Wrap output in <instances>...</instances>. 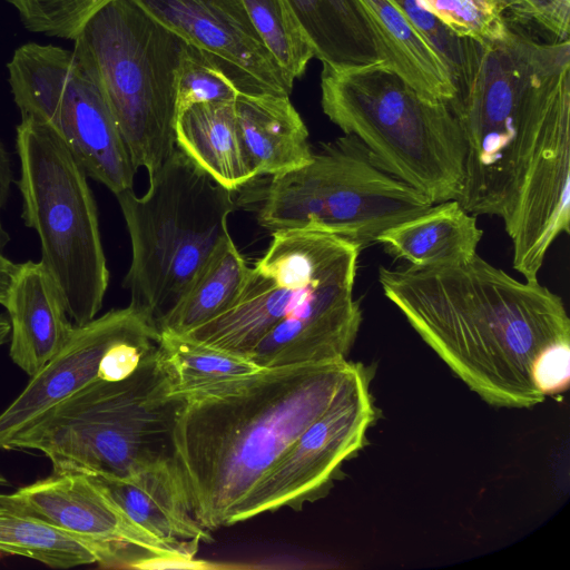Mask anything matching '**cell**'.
<instances>
[{"instance_id": "cell-1", "label": "cell", "mask_w": 570, "mask_h": 570, "mask_svg": "<svg viewBox=\"0 0 570 570\" xmlns=\"http://www.w3.org/2000/svg\"><path fill=\"white\" fill-rule=\"evenodd\" d=\"M502 38L463 37L448 101L465 144L458 200L470 214L543 213L570 197L569 40L507 23Z\"/></svg>"}, {"instance_id": "cell-2", "label": "cell", "mask_w": 570, "mask_h": 570, "mask_svg": "<svg viewBox=\"0 0 570 570\" xmlns=\"http://www.w3.org/2000/svg\"><path fill=\"white\" fill-rule=\"evenodd\" d=\"M384 295L452 372L483 401L532 407L544 401L531 364L570 340L563 299L539 281L521 282L478 254L449 264L379 269Z\"/></svg>"}, {"instance_id": "cell-3", "label": "cell", "mask_w": 570, "mask_h": 570, "mask_svg": "<svg viewBox=\"0 0 570 570\" xmlns=\"http://www.w3.org/2000/svg\"><path fill=\"white\" fill-rule=\"evenodd\" d=\"M357 363L263 367L189 395L174 431V464L196 520L230 525L239 504L331 404Z\"/></svg>"}, {"instance_id": "cell-4", "label": "cell", "mask_w": 570, "mask_h": 570, "mask_svg": "<svg viewBox=\"0 0 570 570\" xmlns=\"http://www.w3.org/2000/svg\"><path fill=\"white\" fill-rule=\"evenodd\" d=\"M186 402L174 392L157 342L126 376L98 377L51 406L9 450L43 454L52 472L127 478L174 461V431Z\"/></svg>"}, {"instance_id": "cell-5", "label": "cell", "mask_w": 570, "mask_h": 570, "mask_svg": "<svg viewBox=\"0 0 570 570\" xmlns=\"http://www.w3.org/2000/svg\"><path fill=\"white\" fill-rule=\"evenodd\" d=\"M321 104L384 170L433 204L460 197L466 150L448 101L423 97L383 61L352 68L323 63Z\"/></svg>"}, {"instance_id": "cell-6", "label": "cell", "mask_w": 570, "mask_h": 570, "mask_svg": "<svg viewBox=\"0 0 570 570\" xmlns=\"http://www.w3.org/2000/svg\"><path fill=\"white\" fill-rule=\"evenodd\" d=\"M233 193L179 148L149 176L142 196L116 194L131 243L124 278L130 303L159 332L196 274L224 238Z\"/></svg>"}, {"instance_id": "cell-7", "label": "cell", "mask_w": 570, "mask_h": 570, "mask_svg": "<svg viewBox=\"0 0 570 570\" xmlns=\"http://www.w3.org/2000/svg\"><path fill=\"white\" fill-rule=\"evenodd\" d=\"M73 52L99 83L136 169L151 176L177 148V71L186 42L132 0H111Z\"/></svg>"}, {"instance_id": "cell-8", "label": "cell", "mask_w": 570, "mask_h": 570, "mask_svg": "<svg viewBox=\"0 0 570 570\" xmlns=\"http://www.w3.org/2000/svg\"><path fill=\"white\" fill-rule=\"evenodd\" d=\"M16 148L22 218L41 244V263L57 283L75 325L94 320L109 283L98 212L87 173L47 124L21 117Z\"/></svg>"}, {"instance_id": "cell-9", "label": "cell", "mask_w": 570, "mask_h": 570, "mask_svg": "<svg viewBox=\"0 0 570 570\" xmlns=\"http://www.w3.org/2000/svg\"><path fill=\"white\" fill-rule=\"evenodd\" d=\"M432 205L384 170L357 137L344 134L321 144L306 165L272 176L262 190L257 219L272 233L326 232L362 249Z\"/></svg>"}, {"instance_id": "cell-10", "label": "cell", "mask_w": 570, "mask_h": 570, "mask_svg": "<svg viewBox=\"0 0 570 570\" xmlns=\"http://www.w3.org/2000/svg\"><path fill=\"white\" fill-rule=\"evenodd\" d=\"M7 68L21 117L50 126L87 176L115 195L132 189L137 169L99 83L73 50L29 42Z\"/></svg>"}, {"instance_id": "cell-11", "label": "cell", "mask_w": 570, "mask_h": 570, "mask_svg": "<svg viewBox=\"0 0 570 570\" xmlns=\"http://www.w3.org/2000/svg\"><path fill=\"white\" fill-rule=\"evenodd\" d=\"M360 250L354 242L326 232H273L265 255L250 267L235 303L181 335L247 355L312 291L338 276L356 273Z\"/></svg>"}, {"instance_id": "cell-12", "label": "cell", "mask_w": 570, "mask_h": 570, "mask_svg": "<svg viewBox=\"0 0 570 570\" xmlns=\"http://www.w3.org/2000/svg\"><path fill=\"white\" fill-rule=\"evenodd\" d=\"M372 372L357 363L328 407L292 443L236 509L232 524L283 508L299 511L328 494L377 420Z\"/></svg>"}, {"instance_id": "cell-13", "label": "cell", "mask_w": 570, "mask_h": 570, "mask_svg": "<svg viewBox=\"0 0 570 570\" xmlns=\"http://www.w3.org/2000/svg\"><path fill=\"white\" fill-rule=\"evenodd\" d=\"M160 333L132 306L115 308L73 331L61 350L0 413V450L38 416L94 380L109 379L128 345L158 341Z\"/></svg>"}, {"instance_id": "cell-14", "label": "cell", "mask_w": 570, "mask_h": 570, "mask_svg": "<svg viewBox=\"0 0 570 570\" xmlns=\"http://www.w3.org/2000/svg\"><path fill=\"white\" fill-rule=\"evenodd\" d=\"M208 57L239 94L289 96L288 83L240 0H132Z\"/></svg>"}, {"instance_id": "cell-15", "label": "cell", "mask_w": 570, "mask_h": 570, "mask_svg": "<svg viewBox=\"0 0 570 570\" xmlns=\"http://www.w3.org/2000/svg\"><path fill=\"white\" fill-rule=\"evenodd\" d=\"M13 494L46 521L105 548L111 568L146 569L158 559H193L135 523L92 475L52 472Z\"/></svg>"}, {"instance_id": "cell-16", "label": "cell", "mask_w": 570, "mask_h": 570, "mask_svg": "<svg viewBox=\"0 0 570 570\" xmlns=\"http://www.w3.org/2000/svg\"><path fill=\"white\" fill-rule=\"evenodd\" d=\"M355 277L344 274L312 291L247 356L261 367L348 360L363 320L353 293Z\"/></svg>"}, {"instance_id": "cell-17", "label": "cell", "mask_w": 570, "mask_h": 570, "mask_svg": "<svg viewBox=\"0 0 570 570\" xmlns=\"http://www.w3.org/2000/svg\"><path fill=\"white\" fill-rule=\"evenodd\" d=\"M128 517L160 541L194 558L210 530L194 517L174 461L127 478L92 475Z\"/></svg>"}, {"instance_id": "cell-18", "label": "cell", "mask_w": 570, "mask_h": 570, "mask_svg": "<svg viewBox=\"0 0 570 570\" xmlns=\"http://www.w3.org/2000/svg\"><path fill=\"white\" fill-rule=\"evenodd\" d=\"M4 307L11 325L10 357L32 376L67 343L75 324L57 283L41 262L19 264Z\"/></svg>"}, {"instance_id": "cell-19", "label": "cell", "mask_w": 570, "mask_h": 570, "mask_svg": "<svg viewBox=\"0 0 570 570\" xmlns=\"http://www.w3.org/2000/svg\"><path fill=\"white\" fill-rule=\"evenodd\" d=\"M235 114L257 177L281 175L312 159L308 130L289 96L238 94Z\"/></svg>"}, {"instance_id": "cell-20", "label": "cell", "mask_w": 570, "mask_h": 570, "mask_svg": "<svg viewBox=\"0 0 570 570\" xmlns=\"http://www.w3.org/2000/svg\"><path fill=\"white\" fill-rule=\"evenodd\" d=\"M483 232L458 199L433 204L425 212L387 228L376 238L385 252L414 268H428L476 254Z\"/></svg>"}, {"instance_id": "cell-21", "label": "cell", "mask_w": 570, "mask_h": 570, "mask_svg": "<svg viewBox=\"0 0 570 570\" xmlns=\"http://www.w3.org/2000/svg\"><path fill=\"white\" fill-rule=\"evenodd\" d=\"M314 57L334 68L385 61V50L362 0H287Z\"/></svg>"}, {"instance_id": "cell-22", "label": "cell", "mask_w": 570, "mask_h": 570, "mask_svg": "<svg viewBox=\"0 0 570 570\" xmlns=\"http://www.w3.org/2000/svg\"><path fill=\"white\" fill-rule=\"evenodd\" d=\"M175 139L177 148L232 191L257 177L240 139L235 101L200 102L178 111Z\"/></svg>"}, {"instance_id": "cell-23", "label": "cell", "mask_w": 570, "mask_h": 570, "mask_svg": "<svg viewBox=\"0 0 570 570\" xmlns=\"http://www.w3.org/2000/svg\"><path fill=\"white\" fill-rule=\"evenodd\" d=\"M0 556L24 557L53 569L94 563L111 568L105 548L46 521L13 493L1 492Z\"/></svg>"}, {"instance_id": "cell-24", "label": "cell", "mask_w": 570, "mask_h": 570, "mask_svg": "<svg viewBox=\"0 0 570 570\" xmlns=\"http://www.w3.org/2000/svg\"><path fill=\"white\" fill-rule=\"evenodd\" d=\"M385 50V62L423 97L450 101L453 76L433 47L389 0H362Z\"/></svg>"}, {"instance_id": "cell-25", "label": "cell", "mask_w": 570, "mask_h": 570, "mask_svg": "<svg viewBox=\"0 0 570 570\" xmlns=\"http://www.w3.org/2000/svg\"><path fill=\"white\" fill-rule=\"evenodd\" d=\"M249 271L230 235L224 238L161 322L159 333L186 334L227 311L239 296Z\"/></svg>"}, {"instance_id": "cell-26", "label": "cell", "mask_w": 570, "mask_h": 570, "mask_svg": "<svg viewBox=\"0 0 570 570\" xmlns=\"http://www.w3.org/2000/svg\"><path fill=\"white\" fill-rule=\"evenodd\" d=\"M158 347L170 372L174 392L185 397L244 380L263 368L247 355L181 334L161 332Z\"/></svg>"}, {"instance_id": "cell-27", "label": "cell", "mask_w": 570, "mask_h": 570, "mask_svg": "<svg viewBox=\"0 0 570 570\" xmlns=\"http://www.w3.org/2000/svg\"><path fill=\"white\" fill-rule=\"evenodd\" d=\"M250 22L293 86L314 50L287 0H240Z\"/></svg>"}, {"instance_id": "cell-28", "label": "cell", "mask_w": 570, "mask_h": 570, "mask_svg": "<svg viewBox=\"0 0 570 570\" xmlns=\"http://www.w3.org/2000/svg\"><path fill=\"white\" fill-rule=\"evenodd\" d=\"M32 32L73 40L85 23L111 0H6Z\"/></svg>"}, {"instance_id": "cell-29", "label": "cell", "mask_w": 570, "mask_h": 570, "mask_svg": "<svg viewBox=\"0 0 570 570\" xmlns=\"http://www.w3.org/2000/svg\"><path fill=\"white\" fill-rule=\"evenodd\" d=\"M177 112L200 102L235 101L238 90L204 53L186 43L177 71Z\"/></svg>"}, {"instance_id": "cell-30", "label": "cell", "mask_w": 570, "mask_h": 570, "mask_svg": "<svg viewBox=\"0 0 570 570\" xmlns=\"http://www.w3.org/2000/svg\"><path fill=\"white\" fill-rule=\"evenodd\" d=\"M459 37L478 40L502 38L505 19L474 0H419Z\"/></svg>"}, {"instance_id": "cell-31", "label": "cell", "mask_w": 570, "mask_h": 570, "mask_svg": "<svg viewBox=\"0 0 570 570\" xmlns=\"http://www.w3.org/2000/svg\"><path fill=\"white\" fill-rule=\"evenodd\" d=\"M417 29L449 67L455 79L462 60L463 37H459L419 0H389ZM455 85V83H454Z\"/></svg>"}, {"instance_id": "cell-32", "label": "cell", "mask_w": 570, "mask_h": 570, "mask_svg": "<svg viewBox=\"0 0 570 570\" xmlns=\"http://www.w3.org/2000/svg\"><path fill=\"white\" fill-rule=\"evenodd\" d=\"M510 24L534 26L556 40H569L570 0H514Z\"/></svg>"}, {"instance_id": "cell-33", "label": "cell", "mask_w": 570, "mask_h": 570, "mask_svg": "<svg viewBox=\"0 0 570 570\" xmlns=\"http://www.w3.org/2000/svg\"><path fill=\"white\" fill-rule=\"evenodd\" d=\"M531 381L544 397L569 389L570 340L556 341L539 352L531 364Z\"/></svg>"}, {"instance_id": "cell-34", "label": "cell", "mask_w": 570, "mask_h": 570, "mask_svg": "<svg viewBox=\"0 0 570 570\" xmlns=\"http://www.w3.org/2000/svg\"><path fill=\"white\" fill-rule=\"evenodd\" d=\"M12 183V165L10 156L4 147V145L0 141V252L4 248V246L9 243L10 237L7 230L4 229L1 222V209L3 208L11 188Z\"/></svg>"}, {"instance_id": "cell-35", "label": "cell", "mask_w": 570, "mask_h": 570, "mask_svg": "<svg viewBox=\"0 0 570 570\" xmlns=\"http://www.w3.org/2000/svg\"><path fill=\"white\" fill-rule=\"evenodd\" d=\"M18 267L19 264L13 263L0 253V304L3 306Z\"/></svg>"}, {"instance_id": "cell-36", "label": "cell", "mask_w": 570, "mask_h": 570, "mask_svg": "<svg viewBox=\"0 0 570 570\" xmlns=\"http://www.w3.org/2000/svg\"><path fill=\"white\" fill-rule=\"evenodd\" d=\"M480 6L501 14L505 20L508 18H511L514 9L515 3L514 0H474Z\"/></svg>"}, {"instance_id": "cell-37", "label": "cell", "mask_w": 570, "mask_h": 570, "mask_svg": "<svg viewBox=\"0 0 570 570\" xmlns=\"http://www.w3.org/2000/svg\"><path fill=\"white\" fill-rule=\"evenodd\" d=\"M11 325L9 317L0 314V346L3 345L10 337Z\"/></svg>"}, {"instance_id": "cell-38", "label": "cell", "mask_w": 570, "mask_h": 570, "mask_svg": "<svg viewBox=\"0 0 570 570\" xmlns=\"http://www.w3.org/2000/svg\"><path fill=\"white\" fill-rule=\"evenodd\" d=\"M10 485H11L10 481L7 479V476L0 470V488H6V487H10Z\"/></svg>"}]
</instances>
